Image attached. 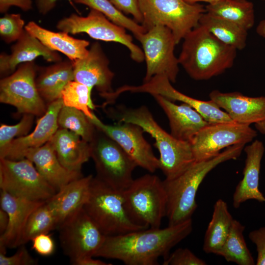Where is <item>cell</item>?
<instances>
[{"label": "cell", "instance_id": "1", "mask_svg": "<svg viewBox=\"0 0 265 265\" xmlns=\"http://www.w3.org/2000/svg\"><path fill=\"white\" fill-rule=\"evenodd\" d=\"M192 221L161 229L147 228L106 236L95 257L118 260L127 265H157L170 250L192 232Z\"/></svg>", "mask_w": 265, "mask_h": 265}, {"label": "cell", "instance_id": "2", "mask_svg": "<svg viewBox=\"0 0 265 265\" xmlns=\"http://www.w3.org/2000/svg\"><path fill=\"white\" fill-rule=\"evenodd\" d=\"M244 145L239 144L230 146L215 157L195 161L179 175L163 181L167 196L166 216L168 226L191 219L197 207L196 193L204 179L218 165L238 158Z\"/></svg>", "mask_w": 265, "mask_h": 265}, {"label": "cell", "instance_id": "3", "mask_svg": "<svg viewBox=\"0 0 265 265\" xmlns=\"http://www.w3.org/2000/svg\"><path fill=\"white\" fill-rule=\"evenodd\" d=\"M106 111L117 122L140 126L155 139L154 145L160 154L159 169L165 179L176 177L195 161L190 142L178 140L167 132L145 106L133 108L119 105L108 108Z\"/></svg>", "mask_w": 265, "mask_h": 265}, {"label": "cell", "instance_id": "4", "mask_svg": "<svg viewBox=\"0 0 265 265\" xmlns=\"http://www.w3.org/2000/svg\"><path fill=\"white\" fill-rule=\"evenodd\" d=\"M183 40L179 63L192 79L207 80L233 66L237 50L219 41L200 25Z\"/></svg>", "mask_w": 265, "mask_h": 265}, {"label": "cell", "instance_id": "5", "mask_svg": "<svg viewBox=\"0 0 265 265\" xmlns=\"http://www.w3.org/2000/svg\"><path fill=\"white\" fill-rule=\"evenodd\" d=\"M83 209L106 236L123 235L147 229L135 222L124 206L122 191L106 185L93 177Z\"/></svg>", "mask_w": 265, "mask_h": 265}, {"label": "cell", "instance_id": "6", "mask_svg": "<svg viewBox=\"0 0 265 265\" xmlns=\"http://www.w3.org/2000/svg\"><path fill=\"white\" fill-rule=\"evenodd\" d=\"M122 195L126 210L133 221L149 228H160L166 214L163 181L157 175L145 174L134 179Z\"/></svg>", "mask_w": 265, "mask_h": 265}, {"label": "cell", "instance_id": "7", "mask_svg": "<svg viewBox=\"0 0 265 265\" xmlns=\"http://www.w3.org/2000/svg\"><path fill=\"white\" fill-rule=\"evenodd\" d=\"M142 16L141 24L147 31L158 25L171 30L178 44L199 23L206 11L198 3L185 0H138Z\"/></svg>", "mask_w": 265, "mask_h": 265}, {"label": "cell", "instance_id": "8", "mask_svg": "<svg viewBox=\"0 0 265 265\" xmlns=\"http://www.w3.org/2000/svg\"><path fill=\"white\" fill-rule=\"evenodd\" d=\"M89 145L96 177L118 191L127 188L134 180L133 171L138 166L134 160L116 141L97 127Z\"/></svg>", "mask_w": 265, "mask_h": 265}, {"label": "cell", "instance_id": "9", "mask_svg": "<svg viewBox=\"0 0 265 265\" xmlns=\"http://www.w3.org/2000/svg\"><path fill=\"white\" fill-rule=\"evenodd\" d=\"M0 187L14 196L34 201H46L57 192L26 158L0 159Z\"/></svg>", "mask_w": 265, "mask_h": 265}, {"label": "cell", "instance_id": "10", "mask_svg": "<svg viewBox=\"0 0 265 265\" xmlns=\"http://www.w3.org/2000/svg\"><path fill=\"white\" fill-rule=\"evenodd\" d=\"M38 67L34 61L22 63L0 81V102L14 106L20 114L42 116L48 106L37 90L35 78Z\"/></svg>", "mask_w": 265, "mask_h": 265}, {"label": "cell", "instance_id": "11", "mask_svg": "<svg viewBox=\"0 0 265 265\" xmlns=\"http://www.w3.org/2000/svg\"><path fill=\"white\" fill-rule=\"evenodd\" d=\"M56 27L69 34L85 33L96 40L121 44L129 50L133 60L138 63L144 60L143 51L133 42L126 29L112 23L96 10L90 9L85 17L73 13L60 20Z\"/></svg>", "mask_w": 265, "mask_h": 265}, {"label": "cell", "instance_id": "12", "mask_svg": "<svg viewBox=\"0 0 265 265\" xmlns=\"http://www.w3.org/2000/svg\"><path fill=\"white\" fill-rule=\"evenodd\" d=\"M138 40L142 46L146 64L143 82L156 75L165 76L171 82H175L180 64L174 54L177 44L171 30L163 26H156L142 34Z\"/></svg>", "mask_w": 265, "mask_h": 265}, {"label": "cell", "instance_id": "13", "mask_svg": "<svg viewBox=\"0 0 265 265\" xmlns=\"http://www.w3.org/2000/svg\"><path fill=\"white\" fill-rule=\"evenodd\" d=\"M60 245L71 262L85 257H95L105 236L83 207L66 219L58 228Z\"/></svg>", "mask_w": 265, "mask_h": 265}, {"label": "cell", "instance_id": "14", "mask_svg": "<svg viewBox=\"0 0 265 265\" xmlns=\"http://www.w3.org/2000/svg\"><path fill=\"white\" fill-rule=\"evenodd\" d=\"M257 135L250 125L236 122L209 123L190 143L195 161L211 159L230 146L251 142Z\"/></svg>", "mask_w": 265, "mask_h": 265}, {"label": "cell", "instance_id": "15", "mask_svg": "<svg viewBox=\"0 0 265 265\" xmlns=\"http://www.w3.org/2000/svg\"><path fill=\"white\" fill-rule=\"evenodd\" d=\"M90 120L98 129L116 141L137 166L150 173L159 169V159L155 156L151 145L143 136L144 131L140 126L119 122L113 125L106 124L95 114Z\"/></svg>", "mask_w": 265, "mask_h": 265}, {"label": "cell", "instance_id": "16", "mask_svg": "<svg viewBox=\"0 0 265 265\" xmlns=\"http://www.w3.org/2000/svg\"><path fill=\"white\" fill-rule=\"evenodd\" d=\"M171 83L166 76L156 75L140 85L121 86L115 90V94L119 96L122 93L130 92L159 95L172 101H180L188 105L209 123L235 122L212 101H202L187 96L176 89Z\"/></svg>", "mask_w": 265, "mask_h": 265}, {"label": "cell", "instance_id": "17", "mask_svg": "<svg viewBox=\"0 0 265 265\" xmlns=\"http://www.w3.org/2000/svg\"><path fill=\"white\" fill-rule=\"evenodd\" d=\"M74 80L89 87H95L104 99L114 91L112 82L114 73L98 42H94L87 55L73 61Z\"/></svg>", "mask_w": 265, "mask_h": 265}, {"label": "cell", "instance_id": "18", "mask_svg": "<svg viewBox=\"0 0 265 265\" xmlns=\"http://www.w3.org/2000/svg\"><path fill=\"white\" fill-rule=\"evenodd\" d=\"M63 106L61 98L49 104L46 113L37 121L34 131L14 139L0 152V159L18 160L25 159L28 150L40 147L49 142L59 129L58 115Z\"/></svg>", "mask_w": 265, "mask_h": 265}, {"label": "cell", "instance_id": "19", "mask_svg": "<svg viewBox=\"0 0 265 265\" xmlns=\"http://www.w3.org/2000/svg\"><path fill=\"white\" fill-rule=\"evenodd\" d=\"M46 201H34L14 196L1 190V208L7 212L9 223L0 237V253L6 254L7 248L21 245L23 234L30 214Z\"/></svg>", "mask_w": 265, "mask_h": 265}, {"label": "cell", "instance_id": "20", "mask_svg": "<svg viewBox=\"0 0 265 265\" xmlns=\"http://www.w3.org/2000/svg\"><path fill=\"white\" fill-rule=\"evenodd\" d=\"M209 97L237 123L250 125L265 120V96L251 97L238 92L215 90Z\"/></svg>", "mask_w": 265, "mask_h": 265}, {"label": "cell", "instance_id": "21", "mask_svg": "<svg viewBox=\"0 0 265 265\" xmlns=\"http://www.w3.org/2000/svg\"><path fill=\"white\" fill-rule=\"evenodd\" d=\"M10 54L1 53L0 55V74L4 78L16 70L22 63L33 61L41 56L50 62L62 60L59 54L53 51L25 28L20 38L11 48Z\"/></svg>", "mask_w": 265, "mask_h": 265}, {"label": "cell", "instance_id": "22", "mask_svg": "<svg viewBox=\"0 0 265 265\" xmlns=\"http://www.w3.org/2000/svg\"><path fill=\"white\" fill-rule=\"evenodd\" d=\"M166 115L170 134L175 138L190 142L194 136L209 124L196 110L188 105H176L159 95H153Z\"/></svg>", "mask_w": 265, "mask_h": 265}, {"label": "cell", "instance_id": "23", "mask_svg": "<svg viewBox=\"0 0 265 265\" xmlns=\"http://www.w3.org/2000/svg\"><path fill=\"white\" fill-rule=\"evenodd\" d=\"M246 154L243 178L236 187L233 194V206L238 208L249 200L265 202V197L259 189L261 163L265 147L263 142L255 140L244 149Z\"/></svg>", "mask_w": 265, "mask_h": 265}, {"label": "cell", "instance_id": "24", "mask_svg": "<svg viewBox=\"0 0 265 265\" xmlns=\"http://www.w3.org/2000/svg\"><path fill=\"white\" fill-rule=\"evenodd\" d=\"M25 158L33 163L39 173L57 192L83 176L81 172L70 170L62 165L49 142L28 150Z\"/></svg>", "mask_w": 265, "mask_h": 265}, {"label": "cell", "instance_id": "25", "mask_svg": "<svg viewBox=\"0 0 265 265\" xmlns=\"http://www.w3.org/2000/svg\"><path fill=\"white\" fill-rule=\"evenodd\" d=\"M49 142L60 163L70 170L81 172L91 158L89 143L67 129L59 128Z\"/></svg>", "mask_w": 265, "mask_h": 265}, {"label": "cell", "instance_id": "26", "mask_svg": "<svg viewBox=\"0 0 265 265\" xmlns=\"http://www.w3.org/2000/svg\"><path fill=\"white\" fill-rule=\"evenodd\" d=\"M93 177L92 175H89L70 182L48 200L54 210L57 229L83 207L89 196Z\"/></svg>", "mask_w": 265, "mask_h": 265}, {"label": "cell", "instance_id": "27", "mask_svg": "<svg viewBox=\"0 0 265 265\" xmlns=\"http://www.w3.org/2000/svg\"><path fill=\"white\" fill-rule=\"evenodd\" d=\"M35 82L41 97L48 106L61 98L65 86L74 80L73 61L68 59L37 69Z\"/></svg>", "mask_w": 265, "mask_h": 265}, {"label": "cell", "instance_id": "28", "mask_svg": "<svg viewBox=\"0 0 265 265\" xmlns=\"http://www.w3.org/2000/svg\"><path fill=\"white\" fill-rule=\"evenodd\" d=\"M25 28L48 48L62 53L72 61L88 54L89 42L86 40L75 38L64 31L49 30L33 21L29 22Z\"/></svg>", "mask_w": 265, "mask_h": 265}, {"label": "cell", "instance_id": "29", "mask_svg": "<svg viewBox=\"0 0 265 265\" xmlns=\"http://www.w3.org/2000/svg\"><path fill=\"white\" fill-rule=\"evenodd\" d=\"M234 220L227 203L221 199L217 200L204 238L205 252L217 254L229 234Z\"/></svg>", "mask_w": 265, "mask_h": 265}, {"label": "cell", "instance_id": "30", "mask_svg": "<svg viewBox=\"0 0 265 265\" xmlns=\"http://www.w3.org/2000/svg\"><path fill=\"white\" fill-rule=\"evenodd\" d=\"M206 12L235 23L247 30L255 22L254 6L247 0H217L208 3Z\"/></svg>", "mask_w": 265, "mask_h": 265}, {"label": "cell", "instance_id": "31", "mask_svg": "<svg viewBox=\"0 0 265 265\" xmlns=\"http://www.w3.org/2000/svg\"><path fill=\"white\" fill-rule=\"evenodd\" d=\"M199 24L219 41L237 50H243L246 45L248 30L235 23L205 12Z\"/></svg>", "mask_w": 265, "mask_h": 265}, {"label": "cell", "instance_id": "32", "mask_svg": "<svg viewBox=\"0 0 265 265\" xmlns=\"http://www.w3.org/2000/svg\"><path fill=\"white\" fill-rule=\"evenodd\" d=\"M245 227L234 219L229 234L216 255L223 257L226 261L238 265L256 264L243 236Z\"/></svg>", "mask_w": 265, "mask_h": 265}, {"label": "cell", "instance_id": "33", "mask_svg": "<svg viewBox=\"0 0 265 265\" xmlns=\"http://www.w3.org/2000/svg\"><path fill=\"white\" fill-rule=\"evenodd\" d=\"M57 228L53 208L48 200L37 208L29 216L25 226L21 245L41 234H48Z\"/></svg>", "mask_w": 265, "mask_h": 265}, {"label": "cell", "instance_id": "34", "mask_svg": "<svg viewBox=\"0 0 265 265\" xmlns=\"http://www.w3.org/2000/svg\"><path fill=\"white\" fill-rule=\"evenodd\" d=\"M76 3L87 6L104 14L115 24L130 31L137 40L146 32L141 25L126 16L110 0H72Z\"/></svg>", "mask_w": 265, "mask_h": 265}, {"label": "cell", "instance_id": "35", "mask_svg": "<svg viewBox=\"0 0 265 265\" xmlns=\"http://www.w3.org/2000/svg\"><path fill=\"white\" fill-rule=\"evenodd\" d=\"M57 123L59 128L69 130L90 142L95 134L96 127L81 111L74 107L63 106L59 112Z\"/></svg>", "mask_w": 265, "mask_h": 265}, {"label": "cell", "instance_id": "36", "mask_svg": "<svg viewBox=\"0 0 265 265\" xmlns=\"http://www.w3.org/2000/svg\"><path fill=\"white\" fill-rule=\"evenodd\" d=\"M92 88L75 80L70 81L64 88L61 95L63 106L78 109L89 118L92 119L95 108L91 99Z\"/></svg>", "mask_w": 265, "mask_h": 265}, {"label": "cell", "instance_id": "37", "mask_svg": "<svg viewBox=\"0 0 265 265\" xmlns=\"http://www.w3.org/2000/svg\"><path fill=\"white\" fill-rule=\"evenodd\" d=\"M35 116L24 114L20 122L14 125L1 124L0 126V152H2L15 138L28 134Z\"/></svg>", "mask_w": 265, "mask_h": 265}, {"label": "cell", "instance_id": "38", "mask_svg": "<svg viewBox=\"0 0 265 265\" xmlns=\"http://www.w3.org/2000/svg\"><path fill=\"white\" fill-rule=\"evenodd\" d=\"M25 21L20 14L6 13L0 19V36L6 43L17 41L25 30Z\"/></svg>", "mask_w": 265, "mask_h": 265}, {"label": "cell", "instance_id": "39", "mask_svg": "<svg viewBox=\"0 0 265 265\" xmlns=\"http://www.w3.org/2000/svg\"><path fill=\"white\" fill-rule=\"evenodd\" d=\"M163 265H206L207 263L187 248L177 249L164 259Z\"/></svg>", "mask_w": 265, "mask_h": 265}, {"label": "cell", "instance_id": "40", "mask_svg": "<svg viewBox=\"0 0 265 265\" xmlns=\"http://www.w3.org/2000/svg\"><path fill=\"white\" fill-rule=\"evenodd\" d=\"M21 245L17 252L12 256L7 257L0 253V265H34L37 260L33 258L24 245Z\"/></svg>", "mask_w": 265, "mask_h": 265}, {"label": "cell", "instance_id": "41", "mask_svg": "<svg viewBox=\"0 0 265 265\" xmlns=\"http://www.w3.org/2000/svg\"><path fill=\"white\" fill-rule=\"evenodd\" d=\"M248 237L256 247L257 258L256 265H265V226L250 232Z\"/></svg>", "mask_w": 265, "mask_h": 265}, {"label": "cell", "instance_id": "42", "mask_svg": "<svg viewBox=\"0 0 265 265\" xmlns=\"http://www.w3.org/2000/svg\"><path fill=\"white\" fill-rule=\"evenodd\" d=\"M31 241L32 248L42 256H50L54 251V243L48 234L38 235L33 238Z\"/></svg>", "mask_w": 265, "mask_h": 265}, {"label": "cell", "instance_id": "43", "mask_svg": "<svg viewBox=\"0 0 265 265\" xmlns=\"http://www.w3.org/2000/svg\"><path fill=\"white\" fill-rule=\"evenodd\" d=\"M120 11L132 16L134 20L142 23L143 18L141 13L138 0H110Z\"/></svg>", "mask_w": 265, "mask_h": 265}, {"label": "cell", "instance_id": "44", "mask_svg": "<svg viewBox=\"0 0 265 265\" xmlns=\"http://www.w3.org/2000/svg\"><path fill=\"white\" fill-rule=\"evenodd\" d=\"M16 6L24 11L30 10L32 6V0H0V12H6L11 6Z\"/></svg>", "mask_w": 265, "mask_h": 265}, {"label": "cell", "instance_id": "45", "mask_svg": "<svg viewBox=\"0 0 265 265\" xmlns=\"http://www.w3.org/2000/svg\"><path fill=\"white\" fill-rule=\"evenodd\" d=\"M59 0H35V3L39 12L42 15H46L50 12L56 5ZM71 4L72 0H67Z\"/></svg>", "mask_w": 265, "mask_h": 265}, {"label": "cell", "instance_id": "46", "mask_svg": "<svg viewBox=\"0 0 265 265\" xmlns=\"http://www.w3.org/2000/svg\"><path fill=\"white\" fill-rule=\"evenodd\" d=\"M93 257H85L75 260L71 263L75 265H110L109 264L100 260L94 259Z\"/></svg>", "mask_w": 265, "mask_h": 265}, {"label": "cell", "instance_id": "47", "mask_svg": "<svg viewBox=\"0 0 265 265\" xmlns=\"http://www.w3.org/2000/svg\"><path fill=\"white\" fill-rule=\"evenodd\" d=\"M9 223L8 214L2 209H0V233L3 234L6 231Z\"/></svg>", "mask_w": 265, "mask_h": 265}, {"label": "cell", "instance_id": "48", "mask_svg": "<svg viewBox=\"0 0 265 265\" xmlns=\"http://www.w3.org/2000/svg\"><path fill=\"white\" fill-rule=\"evenodd\" d=\"M256 31L259 35L265 38V20L259 23L256 28Z\"/></svg>", "mask_w": 265, "mask_h": 265}, {"label": "cell", "instance_id": "49", "mask_svg": "<svg viewBox=\"0 0 265 265\" xmlns=\"http://www.w3.org/2000/svg\"><path fill=\"white\" fill-rule=\"evenodd\" d=\"M255 126L261 133L265 135V120L255 124Z\"/></svg>", "mask_w": 265, "mask_h": 265}, {"label": "cell", "instance_id": "50", "mask_svg": "<svg viewBox=\"0 0 265 265\" xmlns=\"http://www.w3.org/2000/svg\"><path fill=\"white\" fill-rule=\"evenodd\" d=\"M188 3H191V4H194L197 3L198 2H208V3L212 2L213 1H216L217 0H185Z\"/></svg>", "mask_w": 265, "mask_h": 265}]
</instances>
